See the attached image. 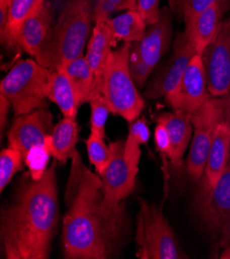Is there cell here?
Wrapping results in <instances>:
<instances>
[{
  "instance_id": "1",
  "label": "cell",
  "mask_w": 230,
  "mask_h": 259,
  "mask_svg": "<svg viewBox=\"0 0 230 259\" xmlns=\"http://www.w3.org/2000/svg\"><path fill=\"white\" fill-rule=\"evenodd\" d=\"M68 206L63 219L62 246L67 259H107L121 249L126 235L122 202L105 194L100 176L92 172L76 151L65 190Z\"/></svg>"
},
{
  "instance_id": "2",
  "label": "cell",
  "mask_w": 230,
  "mask_h": 259,
  "mask_svg": "<svg viewBox=\"0 0 230 259\" xmlns=\"http://www.w3.org/2000/svg\"><path fill=\"white\" fill-rule=\"evenodd\" d=\"M57 160L41 180L24 182L2 213V244L7 259H47L59 221Z\"/></svg>"
},
{
  "instance_id": "3",
  "label": "cell",
  "mask_w": 230,
  "mask_h": 259,
  "mask_svg": "<svg viewBox=\"0 0 230 259\" xmlns=\"http://www.w3.org/2000/svg\"><path fill=\"white\" fill-rule=\"evenodd\" d=\"M96 0H68L35 60L51 70L83 56L92 34Z\"/></svg>"
},
{
  "instance_id": "4",
  "label": "cell",
  "mask_w": 230,
  "mask_h": 259,
  "mask_svg": "<svg viewBox=\"0 0 230 259\" xmlns=\"http://www.w3.org/2000/svg\"><path fill=\"white\" fill-rule=\"evenodd\" d=\"M131 45L124 44L113 50L102 77L101 95L108 101L112 113L127 122L135 121L145 108V99L139 92L129 69Z\"/></svg>"
},
{
  "instance_id": "5",
  "label": "cell",
  "mask_w": 230,
  "mask_h": 259,
  "mask_svg": "<svg viewBox=\"0 0 230 259\" xmlns=\"http://www.w3.org/2000/svg\"><path fill=\"white\" fill-rule=\"evenodd\" d=\"M52 70L34 59L19 61L4 77L0 94L12 105L16 116L47 108L48 90Z\"/></svg>"
},
{
  "instance_id": "6",
  "label": "cell",
  "mask_w": 230,
  "mask_h": 259,
  "mask_svg": "<svg viewBox=\"0 0 230 259\" xmlns=\"http://www.w3.org/2000/svg\"><path fill=\"white\" fill-rule=\"evenodd\" d=\"M137 203L140 211L136 217V257L140 259L187 258L161 208L142 197L137 198Z\"/></svg>"
},
{
  "instance_id": "7",
  "label": "cell",
  "mask_w": 230,
  "mask_h": 259,
  "mask_svg": "<svg viewBox=\"0 0 230 259\" xmlns=\"http://www.w3.org/2000/svg\"><path fill=\"white\" fill-rule=\"evenodd\" d=\"M194 202L202 225L221 249L230 246V162L214 186L200 179Z\"/></svg>"
},
{
  "instance_id": "8",
  "label": "cell",
  "mask_w": 230,
  "mask_h": 259,
  "mask_svg": "<svg viewBox=\"0 0 230 259\" xmlns=\"http://www.w3.org/2000/svg\"><path fill=\"white\" fill-rule=\"evenodd\" d=\"M212 94L202 57L199 54L191 59L182 80L165 100L173 112L191 115L206 103Z\"/></svg>"
},
{
  "instance_id": "9",
  "label": "cell",
  "mask_w": 230,
  "mask_h": 259,
  "mask_svg": "<svg viewBox=\"0 0 230 259\" xmlns=\"http://www.w3.org/2000/svg\"><path fill=\"white\" fill-rule=\"evenodd\" d=\"M196 51L185 32L178 34L172 46L171 56L161 65L152 77L145 91L148 99L166 97L180 84L182 77Z\"/></svg>"
},
{
  "instance_id": "10",
  "label": "cell",
  "mask_w": 230,
  "mask_h": 259,
  "mask_svg": "<svg viewBox=\"0 0 230 259\" xmlns=\"http://www.w3.org/2000/svg\"><path fill=\"white\" fill-rule=\"evenodd\" d=\"M211 98L191 115L194 133L186 161V169L193 181H199L203 176L216 128L219 124Z\"/></svg>"
},
{
  "instance_id": "11",
  "label": "cell",
  "mask_w": 230,
  "mask_h": 259,
  "mask_svg": "<svg viewBox=\"0 0 230 259\" xmlns=\"http://www.w3.org/2000/svg\"><path fill=\"white\" fill-rule=\"evenodd\" d=\"M201 57L212 96L226 94L230 89V18L223 21L216 38Z\"/></svg>"
},
{
  "instance_id": "12",
  "label": "cell",
  "mask_w": 230,
  "mask_h": 259,
  "mask_svg": "<svg viewBox=\"0 0 230 259\" xmlns=\"http://www.w3.org/2000/svg\"><path fill=\"white\" fill-rule=\"evenodd\" d=\"M54 127L53 116L47 108L18 116L8 132L9 147L21 151L25 158L31 148L45 143Z\"/></svg>"
},
{
  "instance_id": "13",
  "label": "cell",
  "mask_w": 230,
  "mask_h": 259,
  "mask_svg": "<svg viewBox=\"0 0 230 259\" xmlns=\"http://www.w3.org/2000/svg\"><path fill=\"white\" fill-rule=\"evenodd\" d=\"M172 38V13L169 8L161 10L156 23L148 25L144 37L131 45V50L154 71L160 59L168 51Z\"/></svg>"
},
{
  "instance_id": "14",
  "label": "cell",
  "mask_w": 230,
  "mask_h": 259,
  "mask_svg": "<svg viewBox=\"0 0 230 259\" xmlns=\"http://www.w3.org/2000/svg\"><path fill=\"white\" fill-rule=\"evenodd\" d=\"M112 159L100 176L105 194L113 202H122L132 193L135 178L125 159V141H116L110 144Z\"/></svg>"
},
{
  "instance_id": "15",
  "label": "cell",
  "mask_w": 230,
  "mask_h": 259,
  "mask_svg": "<svg viewBox=\"0 0 230 259\" xmlns=\"http://www.w3.org/2000/svg\"><path fill=\"white\" fill-rule=\"evenodd\" d=\"M229 8V0H222L208 10L184 21V32L197 54L201 55L203 51L216 38L223 23L224 13Z\"/></svg>"
},
{
  "instance_id": "16",
  "label": "cell",
  "mask_w": 230,
  "mask_h": 259,
  "mask_svg": "<svg viewBox=\"0 0 230 259\" xmlns=\"http://www.w3.org/2000/svg\"><path fill=\"white\" fill-rule=\"evenodd\" d=\"M54 10L43 0L36 12L24 23L19 36V48L35 58L47 42L54 25Z\"/></svg>"
},
{
  "instance_id": "17",
  "label": "cell",
  "mask_w": 230,
  "mask_h": 259,
  "mask_svg": "<svg viewBox=\"0 0 230 259\" xmlns=\"http://www.w3.org/2000/svg\"><path fill=\"white\" fill-rule=\"evenodd\" d=\"M116 41L117 39L107 22L95 23L87 45L86 53V59L94 73V97L101 95L102 77H104L106 64L113 51L112 47Z\"/></svg>"
},
{
  "instance_id": "18",
  "label": "cell",
  "mask_w": 230,
  "mask_h": 259,
  "mask_svg": "<svg viewBox=\"0 0 230 259\" xmlns=\"http://www.w3.org/2000/svg\"><path fill=\"white\" fill-rule=\"evenodd\" d=\"M157 123L165 126L170 140L172 156L170 164L175 170H181L184 164V155L193 135L191 117L184 113H162L156 118Z\"/></svg>"
},
{
  "instance_id": "19",
  "label": "cell",
  "mask_w": 230,
  "mask_h": 259,
  "mask_svg": "<svg viewBox=\"0 0 230 259\" xmlns=\"http://www.w3.org/2000/svg\"><path fill=\"white\" fill-rule=\"evenodd\" d=\"M48 99L56 103L63 117L75 119L81 107L79 96L63 68L52 70L51 74Z\"/></svg>"
},
{
  "instance_id": "20",
  "label": "cell",
  "mask_w": 230,
  "mask_h": 259,
  "mask_svg": "<svg viewBox=\"0 0 230 259\" xmlns=\"http://www.w3.org/2000/svg\"><path fill=\"white\" fill-rule=\"evenodd\" d=\"M229 155L230 127L224 123H219L216 128L207 165L202 176L210 186H214L225 171L229 161Z\"/></svg>"
},
{
  "instance_id": "21",
  "label": "cell",
  "mask_w": 230,
  "mask_h": 259,
  "mask_svg": "<svg viewBox=\"0 0 230 259\" xmlns=\"http://www.w3.org/2000/svg\"><path fill=\"white\" fill-rule=\"evenodd\" d=\"M79 129L75 119L65 118L59 121L51 135V147L53 157L60 163H66L76 152Z\"/></svg>"
},
{
  "instance_id": "22",
  "label": "cell",
  "mask_w": 230,
  "mask_h": 259,
  "mask_svg": "<svg viewBox=\"0 0 230 259\" xmlns=\"http://www.w3.org/2000/svg\"><path fill=\"white\" fill-rule=\"evenodd\" d=\"M43 0H11L9 21L3 45L9 49L19 48V36L24 23L39 8Z\"/></svg>"
},
{
  "instance_id": "23",
  "label": "cell",
  "mask_w": 230,
  "mask_h": 259,
  "mask_svg": "<svg viewBox=\"0 0 230 259\" xmlns=\"http://www.w3.org/2000/svg\"><path fill=\"white\" fill-rule=\"evenodd\" d=\"M107 23L117 40H122L124 44L129 45L140 41L148 27L147 22L134 10L126 11L116 18H111Z\"/></svg>"
},
{
  "instance_id": "24",
  "label": "cell",
  "mask_w": 230,
  "mask_h": 259,
  "mask_svg": "<svg viewBox=\"0 0 230 259\" xmlns=\"http://www.w3.org/2000/svg\"><path fill=\"white\" fill-rule=\"evenodd\" d=\"M61 68L65 70L71 81L76 94L79 96L81 106L89 103L94 97V73L86 59V57L76 58Z\"/></svg>"
},
{
  "instance_id": "25",
  "label": "cell",
  "mask_w": 230,
  "mask_h": 259,
  "mask_svg": "<svg viewBox=\"0 0 230 259\" xmlns=\"http://www.w3.org/2000/svg\"><path fill=\"white\" fill-rule=\"evenodd\" d=\"M150 139V129L145 118H137L129 123L128 137L125 141V159L128 163L133 176L139 172V164L141 160V147L146 145Z\"/></svg>"
},
{
  "instance_id": "26",
  "label": "cell",
  "mask_w": 230,
  "mask_h": 259,
  "mask_svg": "<svg viewBox=\"0 0 230 259\" xmlns=\"http://www.w3.org/2000/svg\"><path fill=\"white\" fill-rule=\"evenodd\" d=\"M53 157L52 147H51V136L47 138L43 145L34 146L24 158V162L29 169L32 180H41L45 174L50 158Z\"/></svg>"
},
{
  "instance_id": "27",
  "label": "cell",
  "mask_w": 230,
  "mask_h": 259,
  "mask_svg": "<svg viewBox=\"0 0 230 259\" xmlns=\"http://www.w3.org/2000/svg\"><path fill=\"white\" fill-rule=\"evenodd\" d=\"M86 147L90 162L95 166L96 174L101 176L108 167L112 159V150L108 146L105 139L95 134H90L86 140Z\"/></svg>"
},
{
  "instance_id": "28",
  "label": "cell",
  "mask_w": 230,
  "mask_h": 259,
  "mask_svg": "<svg viewBox=\"0 0 230 259\" xmlns=\"http://www.w3.org/2000/svg\"><path fill=\"white\" fill-rule=\"evenodd\" d=\"M24 161L21 151L14 148L4 149L0 153V190L2 192L9 185L14 175L22 168Z\"/></svg>"
},
{
  "instance_id": "29",
  "label": "cell",
  "mask_w": 230,
  "mask_h": 259,
  "mask_svg": "<svg viewBox=\"0 0 230 259\" xmlns=\"http://www.w3.org/2000/svg\"><path fill=\"white\" fill-rule=\"evenodd\" d=\"M89 103L91 108V133L106 139V124L109 115L112 113L109 103L102 95L94 97Z\"/></svg>"
},
{
  "instance_id": "30",
  "label": "cell",
  "mask_w": 230,
  "mask_h": 259,
  "mask_svg": "<svg viewBox=\"0 0 230 259\" xmlns=\"http://www.w3.org/2000/svg\"><path fill=\"white\" fill-rule=\"evenodd\" d=\"M222 0H168L171 13L183 21L208 10Z\"/></svg>"
},
{
  "instance_id": "31",
  "label": "cell",
  "mask_w": 230,
  "mask_h": 259,
  "mask_svg": "<svg viewBox=\"0 0 230 259\" xmlns=\"http://www.w3.org/2000/svg\"><path fill=\"white\" fill-rule=\"evenodd\" d=\"M122 10L136 11L135 0H96L93 11L94 22H107L114 12Z\"/></svg>"
},
{
  "instance_id": "32",
  "label": "cell",
  "mask_w": 230,
  "mask_h": 259,
  "mask_svg": "<svg viewBox=\"0 0 230 259\" xmlns=\"http://www.w3.org/2000/svg\"><path fill=\"white\" fill-rule=\"evenodd\" d=\"M129 69L132 79L137 86V88H142L145 86L147 81L149 80L150 75L153 73V70L143 61V59L135 53L130 48L129 55Z\"/></svg>"
},
{
  "instance_id": "33",
  "label": "cell",
  "mask_w": 230,
  "mask_h": 259,
  "mask_svg": "<svg viewBox=\"0 0 230 259\" xmlns=\"http://www.w3.org/2000/svg\"><path fill=\"white\" fill-rule=\"evenodd\" d=\"M155 145L156 148L161 155L164 170L166 172V166H167V160L170 161L172 156V150L170 145V140L168 137V133L163 124L157 123V126L155 128Z\"/></svg>"
},
{
  "instance_id": "34",
  "label": "cell",
  "mask_w": 230,
  "mask_h": 259,
  "mask_svg": "<svg viewBox=\"0 0 230 259\" xmlns=\"http://www.w3.org/2000/svg\"><path fill=\"white\" fill-rule=\"evenodd\" d=\"M161 0H135L136 11L141 14L148 25L156 23L161 14Z\"/></svg>"
},
{
  "instance_id": "35",
  "label": "cell",
  "mask_w": 230,
  "mask_h": 259,
  "mask_svg": "<svg viewBox=\"0 0 230 259\" xmlns=\"http://www.w3.org/2000/svg\"><path fill=\"white\" fill-rule=\"evenodd\" d=\"M211 100L219 119V123H224L230 127V89L222 96H212Z\"/></svg>"
},
{
  "instance_id": "36",
  "label": "cell",
  "mask_w": 230,
  "mask_h": 259,
  "mask_svg": "<svg viewBox=\"0 0 230 259\" xmlns=\"http://www.w3.org/2000/svg\"><path fill=\"white\" fill-rule=\"evenodd\" d=\"M11 107V102L4 95L0 94V127H2V138L5 135V128L8 123V115Z\"/></svg>"
},
{
  "instance_id": "37",
  "label": "cell",
  "mask_w": 230,
  "mask_h": 259,
  "mask_svg": "<svg viewBox=\"0 0 230 259\" xmlns=\"http://www.w3.org/2000/svg\"><path fill=\"white\" fill-rule=\"evenodd\" d=\"M9 7L10 6H0V40H2V44L5 39L7 31L9 21Z\"/></svg>"
},
{
  "instance_id": "38",
  "label": "cell",
  "mask_w": 230,
  "mask_h": 259,
  "mask_svg": "<svg viewBox=\"0 0 230 259\" xmlns=\"http://www.w3.org/2000/svg\"><path fill=\"white\" fill-rule=\"evenodd\" d=\"M220 258L222 259H227V258H230V246L226 247L223 249L221 255H220Z\"/></svg>"
},
{
  "instance_id": "39",
  "label": "cell",
  "mask_w": 230,
  "mask_h": 259,
  "mask_svg": "<svg viewBox=\"0 0 230 259\" xmlns=\"http://www.w3.org/2000/svg\"><path fill=\"white\" fill-rule=\"evenodd\" d=\"M11 0H0V6H10Z\"/></svg>"
},
{
  "instance_id": "40",
  "label": "cell",
  "mask_w": 230,
  "mask_h": 259,
  "mask_svg": "<svg viewBox=\"0 0 230 259\" xmlns=\"http://www.w3.org/2000/svg\"><path fill=\"white\" fill-rule=\"evenodd\" d=\"M228 162H230V155H229V161Z\"/></svg>"
},
{
  "instance_id": "41",
  "label": "cell",
  "mask_w": 230,
  "mask_h": 259,
  "mask_svg": "<svg viewBox=\"0 0 230 259\" xmlns=\"http://www.w3.org/2000/svg\"><path fill=\"white\" fill-rule=\"evenodd\" d=\"M229 3H230V0H229Z\"/></svg>"
}]
</instances>
